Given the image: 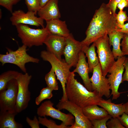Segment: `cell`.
<instances>
[{
	"instance_id": "cell-1",
	"label": "cell",
	"mask_w": 128,
	"mask_h": 128,
	"mask_svg": "<svg viewBox=\"0 0 128 128\" xmlns=\"http://www.w3.org/2000/svg\"><path fill=\"white\" fill-rule=\"evenodd\" d=\"M120 29L115 15L107 5L103 3L96 10L86 31V36L81 43L82 46L90 45L106 34Z\"/></svg>"
},
{
	"instance_id": "cell-2",
	"label": "cell",
	"mask_w": 128,
	"mask_h": 128,
	"mask_svg": "<svg viewBox=\"0 0 128 128\" xmlns=\"http://www.w3.org/2000/svg\"><path fill=\"white\" fill-rule=\"evenodd\" d=\"M70 72L67 79L65 92L68 99L82 108L93 105H98L103 99L96 91H89L75 78Z\"/></svg>"
},
{
	"instance_id": "cell-3",
	"label": "cell",
	"mask_w": 128,
	"mask_h": 128,
	"mask_svg": "<svg viewBox=\"0 0 128 128\" xmlns=\"http://www.w3.org/2000/svg\"><path fill=\"white\" fill-rule=\"evenodd\" d=\"M41 57L43 60L48 62L54 70L57 79L61 84L63 95L61 100H68L65 86L67 79L70 71L71 68L65 60L60 59L52 53L47 50H42L40 53Z\"/></svg>"
},
{
	"instance_id": "cell-4",
	"label": "cell",
	"mask_w": 128,
	"mask_h": 128,
	"mask_svg": "<svg viewBox=\"0 0 128 128\" xmlns=\"http://www.w3.org/2000/svg\"><path fill=\"white\" fill-rule=\"evenodd\" d=\"M15 27L18 36L22 43L29 48L42 45L46 37L50 34L45 27L35 29L22 24H18Z\"/></svg>"
},
{
	"instance_id": "cell-5",
	"label": "cell",
	"mask_w": 128,
	"mask_h": 128,
	"mask_svg": "<svg viewBox=\"0 0 128 128\" xmlns=\"http://www.w3.org/2000/svg\"><path fill=\"white\" fill-rule=\"evenodd\" d=\"M27 47L23 44L15 51L7 48V51L6 54L0 55V62L2 65L7 63L13 64L18 67L23 72L26 73L25 66L26 63H38L40 61L38 59L31 56L27 53Z\"/></svg>"
},
{
	"instance_id": "cell-6",
	"label": "cell",
	"mask_w": 128,
	"mask_h": 128,
	"mask_svg": "<svg viewBox=\"0 0 128 128\" xmlns=\"http://www.w3.org/2000/svg\"><path fill=\"white\" fill-rule=\"evenodd\" d=\"M108 34L98 38L93 43L97 48L98 57L103 75L106 77L115 62V58L110 49Z\"/></svg>"
},
{
	"instance_id": "cell-7",
	"label": "cell",
	"mask_w": 128,
	"mask_h": 128,
	"mask_svg": "<svg viewBox=\"0 0 128 128\" xmlns=\"http://www.w3.org/2000/svg\"><path fill=\"white\" fill-rule=\"evenodd\" d=\"M126 57L124 56L118 57L110 69L107 75L111 90L110 96L112 95V100H116L123 92L119 91L120 84L122 83L123 73L125 67Z\"/></svg>"
},
{
	"instance_id": "cell-8",
	"label": "cell",
	"mask_w": 128,
	"mask_h": 128,
	"mask_svg": "<svg viewBox=\"0 0 128 128\" xmlns=\"http://www.w3.org/2000/svg\"><path fill=\"white\" fill-rule=\"evenodd\" d=\"M18 89L17 81L14 79L8 83L5 89L0 91V111L17 113L16 103Z\"/></svg>"
},
{
	"instance_id": "cell-9",
	"label": "cell",
	"mask_w": 128,
	"mask_h": 128,
	"mask_svg": "<svg viewBox=\"0 0 128 128\" xmlns=\"http://www.w3.org/2000/svg\"><path fill=\"white\" fill-rule=\"evenodd\" d=\"M32 76L27 73H20L16 79L18 89L16 103V111L18 113L24 110L27 107L31 99V93L28 86Z\"/></svg>"
},
{
	"instance_id": "cell-10",
	"label": "cell",
	"mask_w": 128,
	"mask_h": 128,
	"mask_svg": "<svg viewBox=\"0 0 128 128\" xmlns=\"http://www.w3.org/2000/svg\"><path fill=\"white\" fill-rule=\"evenodd\" d=\"M54 103L48 100L42 103L37 108V114L41 117L49 116L61 121L66 126L72 125L74 122V116L71 114H65L53 107Z\"/></svg>"
},
{
	"instance_id": "cell-11",
	"label": "cell",
	"mask_w": 128,
	"mask_h": 128,
	"mask_svg": "<svg viewBox=\"0 0 128 128\" xmlns=\"http://www.w3.org/2000/svg\"><path fill=\"white\" fill-rule=\"evenodd\" d=\"M90 78L92 91H96L102 97L104 96L108 98L111 96L110 84L107 78L102 74L100 63L94 68Z\"/></svg>"
},
{
	"instance_id": "cell-12",
	"label": "cell",
	"mask_w": 128,
	"mask_h": 128,
	"mask_svg": "<svg viewBox=\"0 0 128 128\" xmlns=\"http://www.w3.org/2000/svg\"><path fill=\"white\" fill-rule=\"evenodd\" d=\"M66 39V44L63 55L65 62L70 67H75L78 61L82 46L81 42L75 39L71 33Z\"/></svg>"
},
{
	"instance_id": "cell-13",
	"label": "cell",
	"mask_w": 128,
	"mask_h": 128,
	"mask_svg": "<svg viewBox=\"0 0 128 128\" xmlns=\"http://www.w3.org/2000/svg\"><path fill=\"white\" fill-rule=\"evenodd\" d=\"M10 18L12 25L15 26L19 24H28L38 27L41 26L45 28L44 20L40 17L36 15L33 11H28L25 13L21 9L16 10L12 13Z\"/></svg>"
},
{
	"instance_id": "cell-14",
	"label": "cell",
	"mask_w": 128,
	"mask_h": 128,
	"mask_svg": "<svg viewBox=\"0 0 128 128\" xmlns=\"http://www.w3.org/2000/svg\"><path fill=\"white\" fill-rule=\"evenodd\" d=\"M60 110L65 109L69 111L74 117L75 120L82 128H93L91 121L83 114L82 108L68 99L60 100L56 105Z\"/></svg>"
},
{
	"instance_id": "cell-15",
	"label": "cell",
	"mask_w": 128,
	"mask_h": 128,
	"mask_svg": "<svg viewBox=\"0 0 128 128\" xmlns=\"http://www.w3.org/2000/svg\"><path fill=\"white\" fill-rule=\"evenodd\" d=\"M44 44L46 46L47 50L52 53L60 59L63 55L66 44V37L50 34L45 40Z\"/></svg>"
},
{
	"instance_id": "cell-16",
	"label": "cell",
	"mask_w": 128,
	"mask_h": 128,
	"mask_svg": "<svg viewBox=\"0 0 128 128\" xmlns=\"http://www.w3.org/2000/svg\"><path fill=\"white\" fill-rule=\"evenodd\" d=\"M58 3V0H49L37 12L39 17L46 21L59 19L61 15Z\"/></svg>"
},
{
	"instance_id": "cell-17",
	"label": "cell",
	"mask_w": 128,
	"mask_h": 128,
	"mask_svg": "<svg viewBox=\"0 0 128 128\" xmlns=\"http://www.w3.org/2000/svg\"><path fill=\"white\" fill-rule=\"evenodd\" d=\"M86 56L82 51L80 53L78 61L73 72L77 73L82 79L84 86L89 91H92L88 73L89 68L86 60Z\"/></svg>"
},
{
	"instance_id": "cell-18",
	"label": "cell",
	"mask_w": 128,
	"mask_h": 128,
	"mask_svg": "<svg viewBox=\"0 0 128 128\" xmlns=\"http://www.w3.org/2000/svg\"><path fill=\"white\" fill-rule=\"evenodd\" d=\"M46 23L45 27L50 34L66 37L70 34L65 21L58 19L46 21Z\"/></svg>"
},
{
	"instance_id": "cell-19",
	"label": "cell",
	"mask_w": 128,
	"mask_h": 128,
	"mask_svg": "<svg viewBox=\"0 0 128 128\" xmlns=\"http://www.w3.org/2000/svg\"><path fill=\"white\" fill-rule=\"evenodd\" d=\"M98 105L104 108L112 117L116 118L118 117L125 113L126 103L116 104L112 102L110 99L107 100L102 99Z\"/></svg>"
},
{
	"instance_id": "cell-20",
	"label": "cell",
	"mask_w": 128,
	"mask_h": 128,
	"mask_svg": "<svg viewBox=\"0 0 128 128\" xmlns=\"http://www.w3.org/2000/svg\"><path fill=\"white\" fill-rule=\"evenodd\" d=\"M18 113L8 111H0V128H22V124L15 120V116Z\"/></svg>"
},
{
	"instance_id": "cell-21",
	"label": "cell",
	"mask_w": 128,
	"mask_h": 128,
	"mask_svg": "<svg viewBox=\"0 0 128 128\" xmlns=\"http://www.w3.org/2000/svg\"><path fill=\"white\" fill-rule=\"evenodd\" d=\"M124 33L114 31L108 34L109 43L110 46H113L112 52L115 59L118 57L123 56L120 48V41L122 39Z\"/></svg>"
},
{
	"instance_id": "cell-22",
	"label": "cell",
	"mask_w": 128,
	"mask_h": 128,
	"mask_svg": "<svg viewBox=\"0 0 128 128\" xmlns=\"http://www.w3.org/2000/svg\"><path fill=\"white\" fill-rule=\"evenodd\" d=\"M97 105H92L82 108L83 114L90 121L102 119L109 114L104 108H100Z\"/></svg>"
},
{
	"instance_id": "cell-23",
	"label": "cell",
	"mask_w": 128,
	"mask_h": 128,
	"mask_svg": "<svg viewBox=\"0 0 128 128\" xmlns=\"http://www.w3.org/2000/svg\"><path fill=\"white\" fill-rule=\"evenodd\" d=\"M95 47L93 43L89 47L84 46L82 47V51L85 54L87 58L89 73H92L94 68L99 63L96 52Z\"/></svg>"
},
{
	"instance_id": "cell-24",
	"label": "cell",
	"mask_w": 128,
	"mask_h": 128,
	"mask_svg": "<svg viewBox=\"0 0 128 128\" xmlns=\"http://www.w3.org/2000/svg\"><path fill=\"white\" fill-rule=\"evenodd\" d=\"M20 73L10 70L2 73L0 75V91L5 89L8 83L13 79H16Z\"/></svg>"
},
{
	"instance_id": "cell-25",
	"label": "cell",
	"mask_w": 128,
	"mask_h": 128,
	"mask_svg": "<svg viewBox=\"0 0 128 128\" xmlns=\"http://www.w3.org/2000/svg\"><path fill=\"white\" fill-rule=\"evenodd\" d=\"M54 70L51 68L50 71L46 75L45 77L47 86L53 90H57L59 89L58 82Z\"/></svg>"
},
{
	"instance_id": "cell-26",
	"label": "cell",
	"mask_w": 128,
	"mask_h": 128,
	"mask_svg": "<svg viewBox=\"0 0 128 128\" xmlns=\"http://www.w3.org/2000/svg\"><path fill=\"white\" fill-rule=\"evenodd\" d=\"M43 118L39 116L38 117L39 123L40 124L48 128H69V126H66L62 122L60 124L57 125L53 120L48 119L46 116Z\"/></svg>"
},
{
	"instance_id": "cell-27",
	"label": "cell",
	"mask_w": 128,
	"mask_h": 128,
	"mask_svg": "<svg viewBox=\"0 0 128 128\" xmlns=\"http://www.w3.org/2000/svg\"><path fill=\"white\" fill-rule=\"evenodd\" d=\"M52 89L47 87L42 88L41 90L40 94L35 100L36 104L39 105L44 100L47 99H50L53 96Z\"/></svg>"
},
{
	"instance_id": "cell-28",
	"label": "cell",
	"mask_w": 128,
	"mask_h": 128,
	"mask_svg": "<svg viewBox=\"0 0 128 128\" xmlns=\"http://www.w3.org/2000/svg\"><path fill=\"white\" fill-rule=\"evenodd\" d=\"M28 11L34 12L36 14L41 7V0H25Z\"/></svg>"
},
{
	"instance_id": "cell-29",
	"label": "cell",
	"mask_w": 128,
	"mask_h": 128,
	"mask_svg": "<svg viewBox=\"0 0 128 128\" xmlns=\"http://www.w3.org/2000/svg\"><path fill=\"white\" fill-rule=\"evenodd\" d=\"M112 117L108 114L107 116L102 119H94L91 121L93 128H107L106 123Z\"/></svg>"
},
{
	"instance_id": "cell-30",
	"label": "cell",
	"mask_w": 128,
	"mask_h": 128,
	"mask_svg": "<svg viewBox=\"0 0 128 128\" xmlns=\"http://www.w3.org/2000/svg\"><path fill=\"white\" fill-rule=\"evenodd\" d=\"M21 0H0V5L12 13L13 6Z\"/></svg>"
},
{
	"instance_id": "cell-31",
	"label": "cell",
	"mask_w": 128,
	"mask_h": 128,
	"mask_svg": "<svg viewBox=\"0 0 128 128\" xmlns=\"http://www.w3.org/2000/svg\"><path fill=\"white\" fill-rule=\"evenodd\" d=\"M108 128H125L122 125L118 117L112 118L107 122L106 123Z\"/></svg>"
},
{
	"instance_id": "cell-32",
	"label": "cell",
	"mask_w": 128,
	"mask_h": 128,
	"mask_svg": "<svg viewBox=\"0 0 128 128\" xmlns=\"http://www.w3.org/2000/svg\"><path fill=\"white\" fill-rule=\"evenodd\" d=\"M117 23L118 25L123 26L124 25V22L128 21L126 12L125 11H119L115 16Z\"/></svg>"
},
{
	"instance_id": "cell-33",
	"label": "cell",
	"mask_w": 128,
	"mask_h": 128,
	"mask_svg": "<svg viewBox=\"0 0 128 128\" xmlns=\"http://www.w3.org/2000/svg\"><path fill=\"white\" fill-rule=\"evenodd\" d=\"M122 40L121 43L123 56L128 55V33H124Z\"/></svg>"
},
{
	"instance_id": "cell-34",
	"label": "cell",
	"mask_w": 128,
	"mask_h": 128,
	"mask_svg": "<svg viewBox=\"0 0 128 128\" xmlns=\"http://www.w3.org/2000/svg\"><path fill=\"white\" fill-rule=\"evenodd\" d=\"M26 120L29 125L32 128H39L40 124L38 119L36 116H35L33 120L31 119L28 117H27Z\"/></svg>"
},
{
	"instance_id": "cell-35",
	"label": "cell",
	"mask_w": 128,
	"mask_h": 128,
	"mask_svg": "<svg viewBox=\"0 0 128 128\" xmlns=\"http://www.w3.org/2000/svg\"><path fill=\"white\" fill-rule=\"evenodd\" d=\"M121 0H110L109 3L107 4V6L111 9L115 15L116 14V11L118 4Z\"/></svg>"
},
{
	"instance_id": "cell-36",
	"label": "cell",
	"mask_w": 128,
	"mask_h": 128,
	"mask_svg": "<svg viewBox=\"0 0 128 128\" xmlns=\"http://www.w3.org/2000/svg\"><path fill=\"white\" fill-rule=\"evenodd\" d=\"M123 125L126 128H128V114L123 113L121 116L118 117Z\"/></svg>"
},
{
	"instance_id": "cell-37",
	"label": "cell",
	"mask_w": 128,
	"mask_h": 128,
	"mask_svg": "<svg viewBox=\"0 0 128 128\" xmlns=\"http://www.w3.org/2000/svg\"><path fill=\"white\" fill-rule=\"evenodd\" d=\"M124 68L125 71L123 75L122 83L124 81L128 82V58L126 57L125 62Z\"/></svg>"
},
{
	"instance_id": "cell-38",
	"label": "cell",
	"mask_w": 128,
	"mask_h": 128,
	"mask_svg": "<svg viewBox=\"0 0 128 128\" xmlns=\"http://www.w3.org/2000/svg\"><path fill=\"white\" fill-rule=\"evenodd\" d=\"M117 7L119 11H123L124 7H128V0H121L118 4Z\"/></svg>"
},
{
	"instance_id": "cell-39",
	"label": "cell",
	"mask_w": 128,
	"mask_h": 128,
	"mask_svg": "<svg viewBox=\"0 0 128 128\" xmlns=\"http://www.w3.org/2000/svg\"><path fill=\"white\" fill-rule=\"evenodd\" d=\"M118 25L120 29L116 30V31L123 33H128V23L123 26Z\"/></svg>"
},
{
	"instance_id": "cell-40",
	"label": "cell",
	"mask_w": 128,
	"mask_h": 128,
	"mask_svg": "<svg viewBox=\"0 0 128 128\" xmlns=\"http://www.w3.org/2000/svg\"><path fill=\"white\" fill-rule=\"evenodd\" d=\"M69 128H82V127L80 124L75 120L73 124L69 127Z\"/></svg>"
},
{
	"instance_id": "cell-41",
	"label": "cell",
	"mask_w": 128,
	"mask_h": 128,
	"mask_svg": "<svg viewBox=\"0 0 128 128\" xmlns=\"http://www.w3.org/2000/svg\"><path fill=\"white\" fill-rule=\"evenodd\" d=\"M49 0H41V6L42 7L44 6Z\"/></svg>"
},
{
	"instance_id": "cell-42",
	"label": "cell",
	"mask_w": 128,
	"mask_h": 128,
	"mask_svg": "<svg viewBox=\"0 0 128 128\" xmlns=\"http://www.w3.org/2000/svg\"><path fill=\"white\" fill-rule=\"evenodd\" d=\"M126 103V110L125 113L128 114V101Z\"/></svg>"
}]
</instances>
